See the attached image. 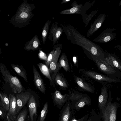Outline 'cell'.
Segmentation results:
<instances>
[{"instance_id": "6da1fadb", "label": "cell", "mask_w": 121, "mask_h": 121, "mask_svg": "<svg viewBox=\"0 0 121 121\" xmlns=\"http://www.w3.org/2000/svg\"><path fill=\"white\" fill-rule=\"evenodd\" d=\"M63 26L67 38L71 43L80 46L90 56L107 62L106 57L107 52L99 46L81 35L71 25H65Z\"/></svg>"}, {"instance_id": "7a4b0ae2", "label": "cell", "mask_w": 121, "mask_h": 121, "mask_svg": "<svg viewBox=\"0 0 121 121\" xmlns=\"http://www.w3.org/2000/svg\"><path fill=\"white\" fill-rule=\"evenodd\" d=\"M35 8V4H29L27 0H24L15 14L9 21L15 27L21 28L26 26L34 16L32 11Z\"/></svg>"}, {"instance_id": "3957f363", "label": "cell", "mask_w": 121, "mask_h": 121, "mask_svg": "<svg viewBox=\"0 0 121 121\" xmlns=\"http://www.w3.org/2000/svg\"><path fill=\"white\" fill-rule=\"evenodd\" d=\"M0 72L5 83L9 84L13 92L19 93L23 89V87L18 79L11 75L9 70L4 64L0 63Z\"/></svg>"}, {"instance_id": "277c9868", "label": "cell", "mask_w": 121, "mask_h": 121, "mask_svg": "<svg viewBox=\"0 0 121 121\" xmlns=\"http://www.w3.org/2000/svg\"><path fill=\"white\" fill-rule=\"evenodd\" d=\"M90 56L101 71L109 76L121 79V72L118 69L113 67L106 62L99 59L94 56Z\"/></svg>"}, {"instance_id": "5b68a950", "label": "cell", "mask_w": 121, "mask_h": 121, "mask_svg": "<svg viewBox=\"0 0 121 121\" xmlns=\"http://www.w3.org/2000/svg\"><path fill=\"white\" fill-rule=\"evenodd\" d=\"M111 92L109 91L108 100L105 109L102 112L104 121H116L118 104L116 102L112 103Z\"/></svg>"}, {"instance_id": "8992f818", "label": "cell", "mask_w": 121, "mask_h": 121, "mask_svg": "<svg viewBox=\"0 0 121 121\" xmlns=\"http://www.w3.org/2000/svg\"><path fill=\"white\" fill-rule=\"evenodd\" d=\"M80 71L84 76L99 82L109 83L121 82V79L104 75L92 71L82 69L80 70Z\"/></svg>"}, {"instance_id": "52a82bcc", "label": "cell", "mask_w": 121, "mask_h": 121, "mask_svg": "<svg viewBox=\"0 0 121 121\" xmlns=\"http://www.w3.org/2000/svg\"><path fill=\"white\" fill-rule=\"evenodd\" d=\"M95 2V0H94L91 3L88 2L83 5L82 4H78L75 0L71 5V8L61 11L59 13L61 14H79L83 16L86 14L87 10L91 7Z\"/></svg>"}, {"instance_id": "ba28073f", "label": "cell", "mask_w": 121, "mask_h": 121, "mask_svg": "<svg viewBox=\"0 0 121 121\" xmlns=\"http://www.w3.org/2000/svg\"><path fill=\"white\" fill-rule=\"evenodd\" d=\"M54 47L55 51L49 69L50 73L52 80L54 79L59 70L58 68V60L62 48V44H57Z\"/></svg>"}, {"instance_id": "9c48e42d", "label": "cell", "mask_w": 121, "mask_h": 121, "mask_svg": "<svg viewBox=\"0 0 121 121\" xmlns=\"http://www.w3.org/2000/svg\"><path fill=\"white\" fill-rule=\"evenodd\" d=\"M115 30L113 28H107L92 40L93 42L102 43L110 42L116 37L117 34L113 32Z\"/></svg>"}, {"instance_id": "30bf717a", "label": "cell", "mask_w": 121, "mask_h": 121, "mask_svg": "<svg viewBox=\"0 0 121 121\" xmlns=\"http://www.w3.org/2000/svg\"><path fill=\"white\" fill-rule=\"evenodd\" d=\"M57 22L56 21L52 24L50 30L49 39L54 45L57 42L63 32V26H58Z\"/></svg>"}, {"instance_id": "8fae6325", "label": "cell", "mask_w": 121, "mask_h": 121, "mask_svg": "<svg viewBox=\"0 0 121 121\" xmlns=\"http://www.w3.org/2000/svg\"><path fill=\"white\" fill-rule=\"evenodd\" d=\"M9 106L8 112L6 115L8 121H15L16 118V96L10 94L9 96Z\"/></svg>"}, {"instance_id": "7c38bea8", "label": "cell", "mask_w": 121, "mask_h": 121, "mask_svg": "<svg viewBox=\"0 0 121 121\" xmlns=\"http://www.w3.org/2000/svg\"><path fill=\"white\" fill-rule=\"evenodd\" d=\"M106 17L105 13H102L91 24L90 27L87 34V37L92 35L101 26Z\"/></svg>"}, {"instance_id": "4fadbf2b", "label": "cell", "mask_w": 121, "mask_h": 121, "mask_svg": "<svg viewBox=\"0 0 121 121\" xmlns=\"http://www.w3.org/2000/svg\"><path fill=\"white\" fill-rule=\"evenodd\" d=\"M29 92H22L16 94V101L17 114L20 111L29 100L31 95Z\"/></svg>"}, {"instance_id": "5bb4252c", "label": "cell", "mask_w": 121, "mask_h": 121, "mask_svg": "<svg viewBox=\"0 0 121 121\" xmlns=\"http://www.w3.org/2000/svg\"><path fill=\"white\" fill-rule=\"evenodd\" d=\"M108 88L105 84L103 85L101 89V94L98 98V105L102 112H103L106 106L108 95Z\"/></svg>"}, {"instance_id": "9a60e30c", "label": "cell", "mask_w": 121, "mask_h": 121, "mask_svg": "<svg viewBox=\"0 0 121 121\" xmlns=\"http://www.w3.org/2000/svg\"><path fill=\"white\" fill-rule=\"evenodd\" d=\"M34 81L36 87L41 92L45 94L46 87L40 74L34 65L33 67Z\"/></svg>"}, {"instance_id": "2e32d148", "label": "cell", "mask_w": 121, "mask_h": 121, "mask_svg": "<svg viewBox=\"0 0 121 121\" xmlns=\"http://www.w3.org/2000/svg\"><path fill=\"white\" fill-rule=\"evenodd\" d=\"M28 106L30 121H36L37 118L36 103L33 95H31L28 100Z\"/></svg>"}, {"instance_id": "e0dca14e", "label": "cell", "mask_w": 121, "mask_h": 121, "mask_svg": "<svg viewBox=\"0 0 121 121\" xmlns=\"http://www.w3.org/2000/svg\"><path fill=\"white\" fill-rule=\"evenodd\" d=\"M41 43L38 36L35 35L30 40L26 43L24 48L27 51L32 50L34 51L36 50L41 49L39 47Z\"/></svg>"}, {"instance_id": "ac0fdd59", "label": "cell", "mask_w": 121, "mask_h": 121, "mask_svg": "<svg viewBox=\"0 0 121 121\" xmlns=\"http://www.w3.org/2000/svg\"><path fill=\"white\" fill-rule=\"evenodd\" d=\"M106 60L108 63L118 69L121 72V60L114 54L107 52Z\"/></svg>"}, {"instance_id": "d6986e66", "label": "cell", "mask_w": 121, "mask_h": 121, "mask_svg": "<svg viewBox=\"0 0 121 121\" xmlns=\"http://www.w3.org/2000/svg\"><path fill=\"white\" fill-rule=\"evenodd\" d=\"M69 97V95L65 94L62 95L59 91L57 90L56 91L53 95L54 103L58 105H62L64 104L68 100Z\"/></svg>"}, {"instance_id": "ffe728a7", "label": "cell", "mask_w": 121, "mask_h": 121, "mask_svg": "<svg viewBox=\"0 0 121 121\" xmlns=\"http://www.w3.org/2000/svg\"><path fill=\"white\" fill-rule=\"evenodd\" d=\"M58 67L59 69L62 67L67 72L70 70L68 59L65 53H63L60 57L58 63Z\"/></svg>"}, {"instance_id": "44dd1931", "label": "cell", "mask_w": 121, "mask_h": 121, "mask_svg": "<svg viewBox=\"0 0 121 121\" xmlns=\"http://www.w3.org/2000/svg\"><path fill=\"white\" fill-rule=\"evenodd\" d=\"M11 66L18 75L22 78L26 82H28L26 71L22 65L11 64Z\"/></svg>"}, {"instance_id": "7402d4cb", "label": "cell", "mask_w": 121, "mask_h": 121, "mask_svg": "<svg viewBox=\"0 0 121 121\" xmlns=\"http://www.w3.org/2000/svg\"><path fill=\"white\" fill-rule=\"evenodd\" d=\"M76 81L77 84L84 90L89 92H94V90L92 86L81 78L77 77Z\"/></svg>"}, {"instance_id": "603a6c76", "label": "cell", "mask_w": 121, "mask_h": 121, "mask_svg": "<svg viewBox=\"0 0 121 121\" xmlns=\"http://www.w3.org/2000/svg\"><path fill=\"white\" fill-rule=\"evenodd\" d=\"M0 106L2 107L6 111H8L9 108V97L5 93H0Z\"/></svg>"}, {"instance_id": "cb8c5ba5", "label": "cell", "mask_w": 121, "mask_h": 121, "mask_svg": "<svg viewBox=\"0 0 121 121\" xmlns=\"http://www.w3.org/2000/svg\"><path fill=\"white\" fill-rule=\"evenodd\" d=\"M55 82L63 88H67L68 84L67 81L64 77L59 74H57L55 78Z\"/></svg>"}, {"instance_id": "d4e9b609", "label": "cell", "mask_w": 121, "mask_h": 121, "mask_svg": "<svg viewBox=\"0 0 121 121\" xmlns=\"http://www.w3.org/2000/svg\"><path fill=\"white\" fill-rule=\"evenodd\" d=\"M90 103L89 98L86 96H83L76 102L75 107L77 109L83 107L86 105H88Z\"/></svg>"}, {"instance_id": "484cf974", "label": "cell", "mask_w": 121, "mask_h": 121, "mask_svg": "<svg viewBox=\"0 0 121 121\" xmlns=\"http://www.w3.org/2000/svg\"><path fill=\"white\" fill-rule=\"evenodd\" d=\"M51 21L48 19L46 22L43 28L42 38L43 44L46 42Z\"/></svg>"}, {"instance_id": "4316f807", "label": "cell", "mask_w": 121, "mask_h": 121, "mask_svg": "<svg viewBox=\"0 0 121 121\" xmlns=\"http://www.w3.org/2000/svg\"><path fill=\"white\" fill-rule=\"evenodd\" d=\"M37 65L43 74L49 79L51 82H52L53 80L50 75L49 69L47 66L42 63L38 64Z\"/></svg>"}, {"instance_id": "83f0119b", "label": "cell", "mask_w": 121, "mask_h": 121, "mask_svg": "<svg viewBox=\"0 0 121 121\" xmlns=\"http://www.w3.org/2000/svg\"><path fill=\"white\" fill-rule=\"evenodd\" d=\"M70 106L68 104L62 113L60 121H68L71 114Z\"/></svg>"}, {"instance_id": "f1b7e54d", "label": "cell", "mask_w": 121, "mask_h": 121, "mask_svg": "<svg viewBox=\"0 0 121 121\" xmlns=\"http://www.w3.org/2000/svg\"><path fill=\"white\" fill-rule=\"evenodd\" d=\"M97 13V11L95 10L92 11L89 15H87L86 13L82 16L83 22L85 25V27H87L90 20Z\"/></svg>"}, {"instance_id": "f546056e", "label": "cell", "mask_w": 121, "mask_h": 121, "mask_svg": "<svg viewBox=\"0 0 121 121\" xmlns=\"http://www.w3.org/2000/svg\"><path fill=\"white\" fill-rule=\"evenodd\" d=\"M48 104L47 102L44 105L41 111L39 121H44L48 112Z\"/></svg>"}, {"instance_id": "4dcf8cb0", "label": "cell", "mask_w": 121, "mask_h": 121, "mask_svg": "<svg viewBox=\"0 0 121 121\" xmlns=\"http://www.w3.org/2000/svg\"><path fill=\"white\" fill-rule=\"evenodd\" d=\"M69 99L70 100H78L83 96L82 94L78 93L77 92H69Z\"/></svg>"}, {"instance_id": "1f68e13d", "label": "cell", "mask_w": 121, "mask_h": 121, "mask_svg": "<svg viewBox=\"0 0 121 121\" xmlns=\"http://www.w3.org/2000/svg\"><path fill=\"white\" fill-rule=\"evenodd\" d=\"M27 114L26 109L22 110L19 113L15 121H25Z\"/></svg>"}, {"instance_id": "d6a6232c", "label": "cell", "mask_w": 121, "mask_h": 121, "mask_svg": "<svg viewBox=\"0 0 121 121\" xmlns=\"http://www.w3.org/2000/svg\"><path fill=\"white\" fill-rule=\"evenodd\" d=\"M53 49L51 51L49 54L48 59L45 63L46 65L48 68L49 67L50 65L53 56L55 51V48L54 47L53 48Z\"/></svg>"}, {"instance_id": "836d02e7", "label": "cell", "mask_w": 121, "mask_h": 121, "mask_svg": "<svg viewBox=\"0 0 121 121\" xmlns=\"http://www.w3.org/2000/svg\"><path fill=\"white\" fill-rule=\"evenodd\" d=\"M39 52L38 54L39 58L41 60L46 61L48 59L47 56L46 54L41 49L39 50Z\"/></svg>"}, {"instance_id": "e575fe53", "label": "cell", "mask_w": 121, "mask_h": 121, "mask_svg": "<svg viewBox=\"0 0 121 121\" xmlns=\"http://www.w3.org/2000/svg\"><path fill=\"white\" fill-rule=\"evenodd\" d=\"M6 111L2 107H0V117L2 118H3L7 115V113Z\"/></svg>"}, {"instance_id": "d590c367", "label": "cell", "mask_w": 121, "mask_h": 121, "mask_svg": "<svg viewBox=\"0 0 121 121\" xmlns=\"http://www.w3.org/2000/svg\"><path fill=\"white\" fill-rule=\"evenodd\" d=\"M85 117H84L78 120H77L74 118L71 121H84L85 120Z\"/></svg>"}, {"instance_id": "8d00e7d4", "label": "cell", "mask_w": 121, "mask_h": 121, "mask_svg": "<svg viewBox=\"0 0 121 121\" xmlns=\"http://www.w3.org/2000/svg\"><path fill=\"white\" fill-rule=\"evenodd\" d=\"M70 0H63L61 1V4H62L64 3H67L69 1H70Z\"/></svg>"}, {"instance_id": "74e56055", "label": "cell", "mask_w": 121, "mask_h": 121, "mask_svg": "<svg viewBox=\"0 0 121 121\" xmlns=\"http://www.w3.org/2000/svg\"><path fill=\"white\" fill-rule=\"evenodd\" d=\"M117 49L121 51V45H117L115 47Z\"/></svg>"}, {"instance_id": "f35d334b", "label": "cell", "mask_w": 121, "mask_h": 121, "mask_svg": "<svg viewBox=\"0 0 121 121\" xmlns=\"http://www.w3.org/2000/svg\"><path fill=\"white\" fill-rule=\"evenodd\" d=\"M73 62L74 63V64L76 65V64L77 61H76V58L75 56H73Z\"/></svg>"}, {"instance_id": "ab89813d", "label": "cell", "mask_w": 121, "mask_h": 121, "mask_svg": "<svg viewBox=\"0 0 121 121\" xmlns=\"http://www.w3.org/2000/svg\"><path fill=\"white\" fill-rule=\"evenodd\" d=\"M118 5L119 6H120L121 5V0L120 1L118 4Z\"/></svg>"}, {"instance_id": "60d3db41", "label": "cell", "mask_w": 121, "mask_h": 121, "mask_svg": "<svg viewBox=\"0 0 121 121\" xmlns=\"http://www.w3.org/2000/svg\"><path fill=\"white\" fill-rule=\"evenodd\" d=\"M120 22H121V15L120 16Z\"/></svg>"}, {"instance_id": "b9f144b4", "label": "cell", "mask_w": 121, "mask_h": 121, "mask_svg": "<svg viewBox=\"0 0 121 121\" xmlns=\"http://www.w3.org/2000/svg\"><path fill=\"white\" fill-rule=\"evenodd\" d=\"M91 121V120H89V121Z\"/></svg>"}]
</instances>
